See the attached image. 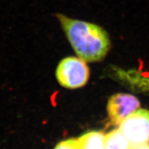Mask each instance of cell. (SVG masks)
<instances>
[{"label":"cell","mask_w":149,"mask_h":149,"mask_svg":"<svg viewBox=\"0 0 149 149\" xmlns=\"http://www.w3.org/2000/svg\"><path fill=\"white\" fill-rule=\"evenodd\" d=\"M74 52L86 62L103 60L111 49L107 31L94 23L74 19L61 13L55 15Z\"/></svg>","instance_id":"cell-1"},{"label":"cell","mask_w":149,"mask_h":149,"mask_svg":"<svg viewBox=\"0 0 149 149\" xmlns=\"http://www.w3.org/2000/svg\"><path fill=\"white\" fill-rule=\"evenodd\" d=\"M55 76L59 84L68 89H77L85 86L89 80L90 68L86 62L80 57L63 58L56 69Z\"/></svg>","instance_id":"cell-2"},{"label":"cell","mask_w":149,"mask_h":149,"mask_svg":"<svg viewBox=\"0 0 149 149\" xmlns=\"http://www.w3.org/2000/svg\"><path fill=\"white\" fill-rule=\"evenodd\" d=\"M119 125L120 131L134 147L149 143V111H134Z\"/></svg>","instance_id":"cell-3"},{"label":"cell","mask_w":149,"mask_h":149,"mask_svg":"<svg viewBox=\"0 0 149 149\" xmlns=\"http://www.w3.org/2000/svg\"><path fill=\"white\" fill-rule=\"evenodd\" d=\"M140 106L138 99L131 95L118 93L112 96L107 106L111 122L115 125H120L125 118L137 111Z\"/></svg>","instance_id":"cell-4"},{"label":"cell","mask_w":149,"mask_h":149,"mask_svg":"<svg viewBox=\"0 0 149 149\" xmlns=\"http://www.w3.org/2000/svg\"><path fill=\"white\" fill-rule=\"evenodd\" d=\"M79 149H104V136L101 132L93 131L78 139Z\"/></svg>","instance_id":"cell-5"},{"label":"cell","mask_w":149,"mask_h":149,"mask_svg":"<svg viewBox=\"0 0 149 149\" xmlns=\"http://www.w3.org/2000/svg\"><path fill=\"white\" fill-rule=\"evenodd\" d=\"M134 147L119 129L114 130L104 136V149H133Z\"/></svg>","instance_id":"cell-6"},{"label":"cell","mask_w":149,"mask_h":149,"mask_svg":"<svg viewBox=\"0 0 149 149\" xmlns=\"http://www.w3.org/2000/svg\"><path fill=\"white\" fill-rule=\"evenodd\" d=\"M54 149H79L78 139H70L60 142Z\"/></svg>","instance_id":"cell-7"},{"label":"cell","mask_w":149,"mask_h":149,"mask_svg":"<svg viewBox=\"0 0 149 149\" xmlns=\"http://www.w3.org/2000/svg\"><path fill=\"white\" fill-rule=\"evenodd\" d=\"M133 149H149V143L145 144V145L134 147Z\"/></svg>","instance_id":"cell-8"}]
</instances>
